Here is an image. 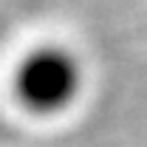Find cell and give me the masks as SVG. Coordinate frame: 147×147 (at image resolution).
Instances as JSON below:
<instances>
[{
    "label": "cell",
    "instance_id": "cell-1",
    "mask_svg": "<svg viewBox=\"0 0 147 147\" xmlns=\"http://www.w3.org/2000/svg\"><path fill=\"white\" fill-rule=\"evenodd\" d=\"M82 88V68L76 57L59 45H42L23 57L14 74L17 99L34 113H59Z\"/></svg>",
    "mask_w": 147,
    "mask_h": 147
}]
</instances>
